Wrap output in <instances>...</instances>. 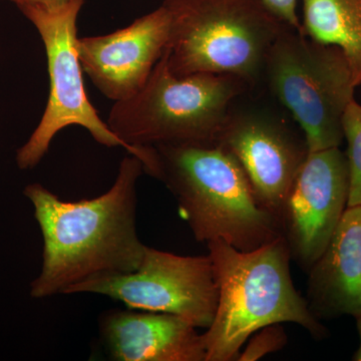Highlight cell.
<instances>
[{"mask_svg": "<svg viewBox=\"0 0 361 361\" xmlns=\"http://www.w3.org/2000/svg\"><path fill=\"white\" fill-rule=\"evenodd\" d=\"M142 173V161L128 153L113 186L96 198L66 202L42 185L25 188L44 237V264L32 282V297L66 294L87 280L140 267L147 248L135 227L137 183Z\"/></svg>", "mask_w": 361, "mask_h": 361, "instance_id": "cell-1", "label": "cell"}, {"mask_svg": "<svg viewBox=\"0 0 361 361\" xmlns=\"http://www.w3.org/2000/svg\"><path fill=\"white\" fill-rule=\"evenodd\" d=\"M207 247L219 297L212 324L202 334L206 361L238 360L252 334L277 323H296L316 338L327 336L294 287L283 237L249 252L223 240L207 242Z\"/></svg>", "mask_w": 361, "mask_h": 361, "instance_id": "cell-2", "label": "cell"}, {"mask_svg": "<svg viewBox=\"0 0 361 361\" xmlns=\"http://www.w3.org/2000/svg\"><path fill=\"white\" fill-rule=\"evenodd\" d=\"M154 148V178L174 195L198 241L223 240L249 252L283 237L279 219L260 205L243 169L227 149L219 145Z\"/></svg>", "mask_w": 361, "mask_h": 361, "instance_id": "cell-3", "label": "cell"}, {"mask_svg": "<svg viewBox=\"0 0 361 361\" xmlns=\"http://www.w3.org/2000/svg\"><path fill=\"white\" fill-rule=\"evenodd\" d=\"M246 85L221 73L177 77L169 68L167 47L144 87L114 104L106 123L134 149L215 146L231 115L232 102Z\"/></svg>", "mask_w": 361, "mask_h": 361, "instance_id": "cell-4", "label": "cell"}, {"mask_svg": "<svg viewBox=\"0 0 361 361\" xmlns=\"http://www.w3.org/2000/svg\"><path fill=\"white\" fill-rule=\"evenodd\" d=\"M171 16L170 71L232 75L253 84L271 47L291 28L262 0H164Z\"/></svg>", "mask_w": 361, "mask_h": 361, "instance_id": "cell-5", "label": "cell"}, {"mask_svg": "<svg viewBox=\"0 0 361 361\" xmlns=\"http://www.w3.org/2000/svg\"><path fill=\"white\" fill-rule=\"evenodd\" d=\"M85 0H70L56 9L23 6L21 13L35 25L44 42L49 75V96L42 120L27 142L18 149L16 163L21 170L39 165L52 140L61 130L80 126L94 141L108 148L122 147L142 161L145 173L156 168L155 148H132L99 118L85 92L78 52V18Z\"/></svg>", "mask_w": 361, "mask_h": 361, "instance_id": "cell-6", "label": "cell"}, {"mask_svg": "<svg viewBox=\"0 0 361 361\" xmlns=\"http://www.w3.org/2000/svg\"><path fill=\"white\" fill-rule=\"evenodd\" d=\"M264 68L272 92L302 129L308 151L339 148L356 87L341 49L287 28L271 47Z\"/></svg>", "mask_w": 361, "mask_h": 361, "instance_id": "cell-7", "label": "cell"}, {"mask_svg": "<svg viewBox=\"0 0 361 361\" xmlns=\"http://www.w3.org/2000/svg\"><path fill=\"white\" fill-rule=\"evenodd\" d=\"M94 293L121 301L130 310L167 313L198 329H209L218 306L210 256H180L147 246L134 272L87 280L66 294Z\"/></svg>", "mask_w": 361, "mask_h": 361, "instance_id": "cell-8", "label": "cell"}, {"mask_svg": "<svg viewBox=\"0 0 361 361\" xmlns=\"http://www.w3.org/2000/svg\"><path fill=\"white\" fill-rule=\"evenodd\" d=\"M349 168L339 148L310 152L282 211V234L291 258L310 271L348 206Z\"/></svg>", "mask_w": 361, "mask_h": 361, "instance_id": "cell-9", "label": "cell"}, {"mask_svg": "<svg viewBox=\"0 0 361 361\" xmlns=\"http://www.w3.org/2000/svg\"><path fill=\"white\" fill-rule=\"evenodd\" d=\"M170 37V13L161 4L116 32L78 37V58L94 87L116 103L144 87L167 49Z\"/></svg>", "mask_w": 361, "mask_h": 361, "instance_id": "cell-10", "label": "cell"}, {"mask_svg": "<svg viewBox=\"0 0 361 361\" xmlns=\"http://www.w3.org/2000/svg\"><path fill=\"white\" fill-rule=\"evenodd\" d=\"M218 145L236 158L260 205L280 221L292 185L310 153L305 139L267 116L230 115Z\"/></svg>", "mask_w": 361, "mask_h": 361, "instance_id": "cell-11", "label": "cell"}, {"mask_svg": "<svg viewBox=\"0 0 361 361\" xmlns=\"http://www.w3.org/2000/svg\"><path fill=\"white\" fill-rule=\"evenodd\" d=\"M99 334L115 360L206 361L196 327L167 313L106 311L99 318Z\"/></svg>", "mask_w": 361, "mask_h": 361, "instance_id": "cell-12", "label": "cell"}, {"mask_svg": "<svg viewBox=\"0 0 361 361\" xmlns=\"http://www.w3.org/2000/svg\"><path fill=\"white\" fill-rule=\"evenodd\" d=\"M308 272L306 301L316 319L361 314V205L346 208Z\"/></svg>", "mask_w": 361, "mask_h": 361, "instance_id": "cell-13", "label": "cell"}, {"mask_svg": "<svg viewBox=\"0 0 361 361\" xmlns=\"http://www.w3.org/2000/svg\"><path fill=\"white\" fill-rule=\"evenodd\" d=\"M302 32L339 47L348 59L355 87L361 85V0H302Z\"/></svg>", "mask_w": 361, "mask_h": 361, "instance_id": "cell-14", "label": "cell"}, {"mask_svg": "<svg viewBox=\"0 0 361 361\" xmlns=\"http://www.w3.org/2000/svg\"><path fill=\"white\" fill-rule=\"evenodd\" d=\"M344 139L348 142L349 168L348 206L361 205V104L353 99L343 116Z\"/></svg>", "mask_w": 361, "mask_h": 361, "instance_id": "cell-15", "label": "cell"}, {"mask_svg": "<svg viewBox=\"0 0 361 361\" xmlns=\"http://www.w3.org/2000/svg\"><path fill=\"white\" fill-rule=\"evenodd\" d=\"M260 330V334H255L245 350L240 353L238 360H257L268 353L280 350L286 344L287 336L279 323L268 325Z\"/></svg>", "mask_w": 361, "mask_h": 361, "instance_id": "cell-16", "label": "cell"}, {"mask_svg": "<svg viewBox=\"0 0 361 361\" xmlns=\"http://www.w3.org/2000/svg\"><path fill=\"white\" fill-rule=\"evenodd\" d=\"M272 13L276 14L296 32H302V25L297 14V2L298 0H262Z\"/></svg>", "mask_w": 361, "mask_h": 361, "instance_id": "cell-17", "label": "cell"}, {"mask_svg": "<svg viewBox=\"0 0 361 361\" xmlns=\"http://www.w3.org/2000/svg\"><path fill=\"white\" fill-rule=\"evenodd\" d=\"M13 2L18 7L23 6H35L44 7L47 9H56L65 6L70 0H7Z\"/></svg>", "mask_w": 361, "mask_h": 361, "instance_id": "cell-18", "label": "cell"}, {"mask_svg": "<svg viewBox=\"0 0 361 361\" xmlns=\"http://www.w3.org/2000/svg\"><path fill=\"white\" fill-rule=\"evenodd\" d=\"M355 319L356 323H357V329L358 334H360V348H358L357 351L355 353V355H353V360L361 361V314L358 316L357 318H355Z\"/></svg>", "mask_w": 361, "mask_h": 361, "instance_id": "cell-19", "label": "cell"}]
</instances>
